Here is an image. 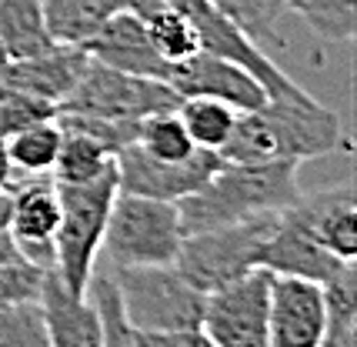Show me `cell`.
Listing matches in <instances>:
<instances>
[{
  "label": "cell",
  "instance_id": "obj_26",
  "mask_svg": "<svg viewBox=\"0 0 357 347\" xmlns=\"http://www.w3.org/2000/svg\"><path fill=\"white\" fill-rule=\"evenodd\" d=\"M84 294H91V304H93V311H97L100 344H107V347L140 344V334L134 331L130 321H127L124 300H121V291H117V284H114L110 270H93Z\"/></svg>",
  "mask_w": 357,
  "mask_h": 347
},
{
  "label": "cell",
  "instance_id": "obj_18",
  "mask_svg": "<svg viewBox=\"0 0 357 347\" xmlns=\"http://www.w3.org/2000/svg\"><path fill=\"white\" fill-rule=\"evenodd\" d=\"M91 63V54L84 47H67V44H50L47 50L24 57V61H10L3 84L31 91V94L44 97L50 104L61 107L63 100L70 97V91L80 84L84 70Z\"/></svg>",
  "mask_w": 357,
  "mask_h": 347
},
{
  "label": "cell",
  "instance_id": "obj_12",
  "mask_svg": "<svg viewBox=\"0 0 357 347\" xmlns=\"http://www.w3.org/2000/svg\"><path fill=\"white\" fill-rule=\"evenodd\" d=\"M324 284L294 274H271L267 347H321Z\"/></svg>",
  "mask_w": 357,
  "mask_h": 347
},
{
  "label": "cell",
  "instance_id": "obj_31",
  "mask_svg": "<svg viewBox=\"0 0 357 347\" xmlns=\"http://www.w3.org/2000/svg\"><path fill=\"white\" fill-rule=\"evenodd\" d=\"M224 17H231L254 44L271 37L274 17H271V0H211Z\"/></svg>",
  "mask_w": 357,
  "mask_h": 347
},
{
  "label": "cell",
  "instance_id": "obj_30",
  "mask_svg": "<svg viewBox=\"0 0 357 347\" xmlns=\"http://www.w3.org/2000/svg\"><path fill=\"white\" fill-rule=\"evenodd\" d=\"M54 117H57V104L0 80V137L40 124V121H54Z\"/></svg>",
  "mask_w": 357,
  "mask_h": 347
},
{
  "label": "cell",
  "instance_id": "obj_34",
  "mask_svg": "<svg viewBox=\"0 0 357 347\" xmlns=\"http://www.w3.org/2000/svg\"><path fill=\"white\" fill-rule=\"evenodd\" d=\"M14 180V167H10V157H7V144L0 137V187H10Z\"/></svg>",
  "mask_w": 357,
  "mask_h": 347
},
{
  "label": "cell",
  "instance_id": "obj_1",
  "mask_svg": "<svg viewBox=\"0 0 357 347\" xmlns=\"http://www.w3.org/2000/svg\"><path fill=\"white\" fill-rule=\"evenodd\" d=\"M341 117L311 97L301 84L287 94H274L257 111L237 114L220 157L227 164H257V160H311L344 151Z\"/></svg>",
  "mask_w": 357,
  "mask_h": 347
},
{
  "label": "cell",
  "instance_id": "obj_6",
  "mask_svg": "<svg viewBox=\"0 0 357 347\" xmlns=\"http://www.w3.org/2000/svg\"><path fill=\"white\" fill-rule=\"evenodd\" d=\"M278 214L280 210H271V214L244 217V221L224 224V227H211L201 234H187L174 257V268L201 294L261 268V247H264L267 234L274 231Z\"/></svg>",
  "mask_w": 357,
  "mask_h": 347
},
{
  "label": "cell",
  "instance_id": "obj_7",
  "mask_svg": "<svg viewBox=\"0 0 357 347\" xmlns=\"http://www.w3.org/2000/svg\"><path fill=\"white\" fill-rule=\"evenodd\" d=\"M177 104H181V97L171 91L167 80L134 77V74H124V70H114V67L91 61L80 84L57 107V114H91V117L140 124L147 114L171 111Z\"/></svg>",
  "mask_w": 357,
  "mask_h": 347
},
{
  "label": "cell",
  "instance_id": "obj_21",
  "mask_svg": "<svg viewBox=\"0 0 357 347\" xmlns=\"http://www.w3.org/2000/svg\"><path fill=\"white\" fill-rule=\"evenodd\" d=\"M357 344V268H347L324 281V341L321 347Z\"/></svg>",
  "mask_w": 357,
  "mask_h": 347
},
{
  "label": "cell",
  "instance_id": "obj_3",
  "mask_svg": "<svg viewBox=\"0 0 357 347\" xmlns=\"http://www.w3.org/2000/svg\"><path fill=\"white\" fill-rule=\"evenodd\" d=\"M107 270L144 347H211L201 331L204 294L174 264Z\"/></svg>",
  "mask_w": 357,
  "mask_h": 347
},
{
  "label": "cell",
  "instance_id": "obj_16",
  "mask_svg": "<svg viewBox=\"0 0 357 347\" xmlns=\"http://www.w3.org/2000/svg\"><path fill=\"white\" fill-rule=\"evenodd\" d=\"M37 304L44 314L50 347H100V324L91 298L70 291L54 268L44 270Z\"/></svg>",
  "mask_w": 357,
  "mask_h": 347
},
{
  "label": "cell",
  "instance_id": "obj_25",
  "mask_svg": "<svg viewBox=\"0 0 357 347\" xmlns=\"http://www.w3.org/2000/svg\"><path fill=\"white\" fill-rule=\"evenodd\" d=\"M280 14H297L321 40L344 44L354 37L357 0H280Z\"/></svg>",
  "mask_w": 357,
  "mask_h": 347
},
{
  "label": "cell",
  "instance_id": "obj_36",
  "mask_svg": "<svg viewBox=\"0 0 357 347\" xmlns=\"http://www.w3.org/2000/svg\"><path fill=\"white\" fill-rule=\"evenodd\" d=\"M127 7H134L137 14H147V10H154L157 3H164V0H124Z\"/></svg>",
  "mask_w": 357,
  "mask_h": 347
},
{
  "label": "cell",
  "instance_id": "obj_9",
  "mask_svg": "<svg viewBox=\"0 0 357 347\" xmlns=\"http://www.w3.org/2000/svg\"><path fill=\"white\" fill-rule=\"evenodd\" d=\"M114 164H117V190L177 204L181 197L204 187L220 171L224 157L218 151L194 147V154H187L184 160H160L140 151L137 144H127L114 154Z\"/></svg>",
  "mask_w": 357,
  "mask_h": 347
},
{
  "label": "cell",
  "instance_id": "obj_35",
  "mask_svg": "<svg viewBox=\"0 0 357 347\" xmlns=\"http://www.w3.org/2000/svg\"><path fill=\"white\" fill-rule=\"evenodd\" d=\"M10 224V187H0V231Z\"/></svg>",
  "mask_w": 357,
  "mask_h": 347
},
{
  "label": "cell",
  "instance_id": "obj_33",
  "mask_svg": "<svg viewBox=\"0 0 357 347\" xmlns=\"http://www.w3.org/2000/svg\"><path fill=\"white\" fill-rule=\"evenodd\" d=\"M17 261H24V254L17 251L14 237L7 234V231H0V268L3 264H17Z\"/></svg>",
  "mask_w": 357,
  "mask_h": 347
},
{
  "label": "cell",
  "instance_id": "obj_5",
  "mask_svg": "<svg viewBox=\"0 0 357 347\" xmlns=\"http://www.w3.org/2000/svg\"><path fill=\"white\" fill-rule=\"evenodd\" d=\"M181 217L177 204L117 190L110 204L100 257L107 268H140V264H174L181 251Z\"/></svg>",
  "mask_w": 357,
  "mask_h": 347
},
{
  "label": "cell",
  "instance_id": "obj_4",
  "mask_svg": "<svg viewBox=\"0 0 357 347\" xmlns=\"http://www.w3.org/2000/svg\"><path fill=\"white\" fill-rule=\"evenodd\" d=\"M61 201V224L54 237V270L70 291L84 294L97 270L107 231L110 204L117 197V164L93 180H54Z\"/></svg>",
  "mask_w": 357,
  "mask_h": 347
},
{
  "label": "cell",
  "instance_id": "obj_14",
  "mask_svg": "<svg viewBox=\"0 0 357 347\" xmlns=\"http://www.w3.org/2000/svg\"><path fill=\"white\" fill-rule=\"evenodd\" d=\"M347 264L354 261H341L337 254L327 251L291 207H284L278 214V224L261 247V268H267L271 274H294V277H311L321 284L337 277Z\"/></svg>",
  "mask_w": 357,
  "mask_h": 347
},
{
  "label": "cell",
  "instance_id": "obj_22",
  "mask_svg": "<svg viewBox=\"0 0 357 347\" xmlns=\"http://www.w3.org/2000/svg\"><path fill=\"white\" fill-rule=\"evenodd\" d=\"M7 144V157L14 174H50L57 164V151H61V124L54 121H40L24 130H14L3 137Z\"/></svg>",
  "mask_w": 357,
  "mask_h": 347
},
{
  "label": "cell",
  "instance_id": "obj_19",
  "mask_svg": "<svg viewBox=\"0 0 357 347\" xmlns=\"http://www.w3.org/2000/svg\"><path fill=\"white\" fill-rule=\"evenodd\" d=\"M124 7V0H44L47 33L54 44L87 50L100 27Z\"/></svg>",
  "mask_w": 357,
  "mask_h": 347
},
{
  "label": "cell",
  "instance_id": "obj_37",
  "mask_svg": "<svg viewBox=\"0 0 357 347\" xmlns=\"http://www.w3.org/2000/svg\"><path fill=\"white\" fill-rule=\"evenodd\" d=\"M7 67H10V57H7V50H3V44H0V80H3V74H7Z\"/></svg>",
  "mask_w": 357,
  "mask_h": 347
},
{
  "label": "cell",
  "instance_id": "obj_27",
  "mask_svg": "<svg viewBox=\"0 0 357 347\" xmlns=\"http://www.w3.org/2000/svg\"><path fill=\"white\" fill-rule=\"evenodd\" d=\"M140 17H144V27H147L151 44H154L157 54L167 63L187 61L190 54L201 50L190 20H187L177 7H171V3H157L154 10H147V14H140Z\"/></svg>",
  "mask_w": 357,
  "mask_h": 347
},
{
  "label": "cell",
  "instance_id": "obj_10",
  "mask_svg": "<svg viewBox=\"0 0 357 347\" xmlns=\"http://www.w3.org/2000/svg\"><path fill=\"white\" fill-rule=\"evenodd\" d=\"M164 3L177 7V10L190 20V27L197 33V47L207 50V54H218V57H227V61L241 63L244 70H250L254 77L264 84L267 97L287 94V91L297 87L294 80L287 77L278 63L271 61L264 50L257 47L248 33L234 24L231 17L220 14L211 0H164Z\"/></svg>",
  "mask_w": 357,
  "mask_h": 347
},
{
  "label": "cell",
  "instance_id": "obj_28",
  "mask_svg": "<svg viewBox=\"0 0 357 347\" xmlns=\"http://www.w3.org/2000/svg\"><path fill=\"white\" fill-rule=\"evenodd\" d=\"M134 144L140 151H147L151 157H160V160H184L187 154H194V141H190L177 107L147 114L137 127V141Z\"/></svg>",
  "mask_w": 357,
  "mask_h": 347
},
{
  "label": "cell",
  "instance_id": "obj_13",
  "mask_svg": "<svg viewBox=\"0 0 357 347\" xmlns=\"http://www.w3.org/2000/svg\"><path fill=\"white\" fill-rule=\"evenodd\" d=\"M167 84L177 97H214V100L231 104L237 114L257 111L267 100L264 84L250 70H244L241 63L227 61V57L207 54V50H197L187 61L171 63Z\"/></svg>",
  "mask_w": 357,
  "mask_h": 347
},
{
  "label": "cell",
  "instance_id": "obj_23",
  "mask_svg": "<svg viewBox=\"0 0 357 347\" xmlns=\"http://www.w3.org/2000/svg\"><path fill=\"white\" fill-rule=\"evenodd\" d=\"M114 167V154L100 141H93L91 134L84 130H70V127H61V151H57V164L50 177L54 180H93L104 171Z\"/></svg>",
  "mask_w": 357,
  "mask_h": 347
},
{
  "label": "cell",
  "instance_id": "obj_29",
  "mask_svg": "<svg viewBox=\"0 0 357 347\" xmlns=\"http://www.w3.org/2000/svg\"><path fill=\"white\" fill-rule=\"evenodd\" d=\"M0 347H50L37 300L0 304Z\"/></svg>",
  "mask_w": 357,
  "mask_h": 347
},
{
  "label": "cell",
  "instance_id": "obj_32",
  "mask_svg": "<svg viewBox=\"0 0 357 347\" xmlns=\"http://www.w3.org/2000/svg\"><path fill=\"white\" fill-rule=\"evenodd\" d=\"M44 281V268H37L31 261H17L0 268V304H14V300H37Z\"/></svg>",
  "mask_w": 357,
  "mask_h": 347
},
{
  "label": "cell",
  "instance_id": "obj_15",
  "mask_svg": "<svg viewBox=\"0 0 357 347\" xmlns=\"http://www.w3.org/2000/svg\"><path fill=\"white\" fill-rule=\"evenodd\" d=\"M87 54H91V61L114 67V70H124V74H134V77L167 80V70H171V63L164 61L151 44L144 17L134 7H124V10H117L100 27V33L87 44Z\"/></svg>",
  "mask_w": 357,
  "mask_h": 347
},
{
  "label": "cell",
  "instance_id": "obj_24",
  "mask_svg": "<svg viewBox=\"0 0 357 347\" xmlns=\"http://www.w3.org/2000/svg\"><path fill=\"white\" fill-rule=\"evenodd\" d=\"M177 114L184 121L187 134L194 147H204V151H218L227 144L234 130V121H237V111L224 100H214V97H181L177 104Z\"/></svg>",
  "mask_w": 357,
  "mask_h": 347
},
{
  "label": "cell",
  "instance_id": "obj_20",
  "mask_svg": "<svg viewBox=\"0 0 357 347\" xmlns=\"http://www.w3.org/2000/svg\"><path fill=\"white\" fill-rule=\"evenodd\" d=\"M0 44L10 61H24L50 47L54 40L47 33L44 0H0Z\"/></svg>",
  "mask_w": 357,
  "mask_h": 347
},
{
  "label": "cell",
  "instance_id": "obj_11",
  "mask_svg": "<svg viewBox=\"0 0 357 347\" xmlns=\"http://www.w3.org/2000/svg\"><path fill=\"white\" fill-rule=\"evenodd\" d=\"M61 224L57 184L50 174H14L10 180V224L7 234L14 237L24 261L37 268H54V237Z\"/></svg>",
  "mask_w": 357,
  "mask_h": 347
},
{
  "label": "cell",
  "instance_id": "obj_8",
  "mask_svg": "<svg viewBox=\"0 0 357 347\" xmlns=\"http://www.w3.org/2000/svg\"><path fill=\"white\" fill-rule=\"evenodd\" d=\"M271 270L254 268L204 294L201 331L211 347H267Z\"/></svg>",
  "mask_w": 357,
  "mask_h": 347
},
{
  "label": "cell",
  "instance_id": "obj_2",
  "mask_svg": "<svg viewBox=\"0 0 357 347\" xmlns=\"http://www.w3.org/2000/svg\"><path fill=\"white\" fill-rule=\"evenodd\" d=\"M301 160L278 157V160H257V164H220V171L177 201V217L181 231L201 234L211 227L284 210L301 197Z\"/></svg>",
  "mask_w": 357,
  "mask_h": 347
},
{
  "label": "cell",
  "instance_id": "obj_17",
  "mask_svg": "<svg viewBox=\"0 0 357 347\" xmlns=\"http://www.w3.org/2000/svg\"><path fill=\"white\" fill-rule=\"evenodd\" d=\"M291 210L331 254H337L341 261H357V201L351 184L317 190V194L301 190Z\"/></svg>",
  "mask_w": 357,
  "mask_h": 347
}]
</instances>
